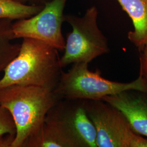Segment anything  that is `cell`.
Wrapping results in <instances>:
<instances>
[{
	"label": "cell",
	"mask_w": 147,
	"mask_h": 147,
	"mask_svg": "<svg viewBox=\"0 0 147 147\" xmlns=\"http://www.w3.org/2000/svg\"><path fill=\"white\" fill-rule=\"evenodd\" d=\"M58 50L42 40L23 38L18 55L4 69L0 89L13 84L53 89L63 71Z\"/></svg>",
	"instance_id": "6da1fadb"
},
{
	"label": "cell",
	"mask_w": 147,
	"mask_h": 147,
	"mask_svg": "<svg viewBox=\"0 0 147 147\" xmlns=\"http://www.w3.org/2000/svg\"><path fill=\"white\" fill-rule=\"evenodd\" d=\"M61 99L53 89L13 84L0 89V105L9 111L16 124L11 147H22L42 127L47 113Z\"/></svg>",
	"instance_id": "7a4b0ae2"
},
{
	"label": "cell",
	"mask_w": 147,
	"mask_h": 147,
	"mask_svg": "<svg viewBox=\"0 0 147 147\" xmlns=\"http://www.w3.org/2000/svg\"><path fill=\"white\" fill-rule=\"evenodd\" d=\"M145 91L143 81L138 76L130 82H118L105 79L99 70L92 71L88 63L78 62L68 72H62L55 89L61 99L71 100H102L104 97L124 90Z\"/></svg>",
	"instance_id": "3957f363"
},
{
	"label": "cell",
	"mask_w": 147,
	"mask_h": 147,
	"mask_svg": "<svg viewBox=\"0 0 147 147\" xmlns=\"http://www.w3.org/2000/svg\"><path fill=\"white\" fill-rule=\"evenodd\" d=\"M98 10L88 8L82 16L65 15L64 21L72 28L67 35L61 67L78 62L89 63L95 58L109 53L108 40L98 25Z\"/></svg>",
	"instance_id": "277c9868"
},
{
	"label": "cell",
	"mask_w": 147,
	"mask_h": 147,
	"mask_svg": "<svg viewBox=\"0 0 147 147\" xmlns=\"http://www.w3.org/2000/svg\"><path fill=\"white\" fill-rule=\"evenodd\" d=\"M96 131L97 147H147V138L132 129L120 111L102 100H84Z\"/></svg>",
	"instance_id": "5b68a950"
},
{
	"label": "cell",
	"mask_w": 147,
	"mask_h": 147,
	"mask_svg": "<svg viewBox=\"0 0 147 147\" xmlns=\"http://www.w3.org/2000/svg\"><path fill=\"white\" fill-rule=\"evenodd\" d=\"M45 123L69 147H97L96 131L85 109L84 100H58L47 113Z\"/></svg>",
	"instance_id": "8992f818"
},
{
	"label": "cell",
	"mask_w": 147,
	"mask_h": 147,
	"mask_svg": "<svg viewBox=\"0 0 147 147\" xmlns=\"http://www.w3.org/2000/svg\"><path fill=\"white\" fill-rule=\"evenodd\" d=\"M68 0H50L35 16L13 23V38H30L47 42L63 51L65 40L62 26L64 21V11Z\"/></svg>",
	"instance_id": "52a82bcc"
},
{
	"label": "cell",
	"mask_w": 147,
	"mask_h": 147,
	"mask_svg": "<svg viewBox=\"0 0 147 147\" xmlns=\"http://www.w3.org/2000/svg\"><path fill=\"white\" fill-rule=\"evenodd\" d=\"M102 100L120 111L134 131L147 137V92L127 89L106 96Z\"/></svg>",
	"instance_id": "ba28073f"
},
{
	"label": "cell",
	"mask_w": 147,
	"mask_h": 147,
	"mask_svg": "<svg viewBox=\"0 0 147 147\" xmlns=\"http://www.w3.org/2000/svg\"><path fill=\"white\" fill-rule=\"evenodd\" d=\"M116 1L131 20L134 30L127 38L140 51L147 45V0Z\"/></svg>",
	"instance_id": "9c48e42d"
},
{
	"label": "cell",
	"mask_w": 147,
	"mask_h": 147,
	"mask_svg": "<svg viewBox=\"0 0 147 147\" xmlns=\"http://www.w3.org/2000/svg\"><path fill=\"white\" fill-rule=\"evenodd\" d=\"M12 21L8 19H0V72L18 55L21 47V44L11 42L14 39Z\"/></svg>",
	"instance_id": "30bf717a"
},
{
	"label": "cell",
	"mask_w": 147,
	"mask_h": 147,
	"mask_svg": "<svg viewBox=\"0 0 147 147\" xmlns=\"http://www.w3.org/2000/svg\"><path fill=\"white\" fill-rule=\"evenodd\" d=\"M44 5H26L15 0H0V19L18 20L35 16Z\"/></svg>",
	"instance_id": "8fae6325"
},
{
	"label": "cell",
	"mask_w": 147,
	"mask_h": 147,
	"mask_svg": "<svg viewBox=\"0 0 147 147\" xmlns=\"http://www.w3.org/2000/svg\"><path fill=\"white\" fill-rule=\"evenodd\" d=\"M22 147H69L66 142L51 126L44 123L41 129L29 137Z\"/></svg>",
	"instance_id": "7c38bea8"
},
{
	"label": "cell",
	"mask_w": 147,
	"mask_h": 147,
	"mask_svg": "<svg viewBox=\"0 0 147 147\" xmlns=\"http://www.w3.org/2000/svg\"><path fill=\"white\" fill-rule=\"evenodd\" d=\"M16 124L9 111L0 105V137L5 135H16Z\"/></svg>",
	"instance_id": "4fadbf2b"
},
{
	"label": "cell",
	"mask_w": 147,
	"mask_h": 147,
	"mask_svg": "<svg viewBox=\"0 0 147 147\" xmlns=\"http://www.w3.org/2000/svg\"><path fill=\"white\" fill-rule=\"evenodd\" d=\"M140 74L139 77L143 81L147 92V45L140 51Z\"/></svg>",
	"instance_id": "5bb4252c"
},
{
	"label": "cell",
	"mask_w": 147,
	"mask_h": 147,
	"mask_svg": "<svg viewBox=\"0 0 147 147\" xmlns=\"http://www.w3.org/2000/svg\"><path fill=\"white\" fill-rule=\"evenodd\" d=\"M23 3L27 2L31 3L32 5H44L47 2L50 0H15Z\"/></svg>",
	"instance_id": "9a60e30c"
}]
</instances>
